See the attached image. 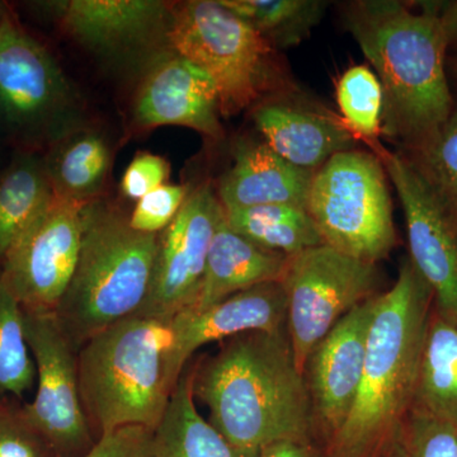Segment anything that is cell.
I'll return each mask as SVG.
<instances>
[{"label": "cell", "mask_w": 457, "mask_h": 457, "mask_svg": "<svg viewBox=\"0 0 457 457\" xmlns=\"http://www.w3.org/2000/svg\"><path fill=\"white\" fill-rule=\"evenodd\" d=\"M195 399L234 446L252 453L284 440H314L311 399L287 329L221 343L192 370Z\"/></svg>", "instance_id": "6da1fadb"}, {"label": "cell", "mask_w": 457, "mask_h": 457, "mask_svg": "<svg viewBox=\"0 0 457 457\" xmlns=\"http://www.w3.org/2000/svg\"><path fill=\"white\" fill-rule=\"evenodd\" d=\"M438 9L426 3L417 13L395 0H357L343 12V25L380 80L383 132L407 152L440 130L456 106Z\"/></svg>", "instance_id": "7a4b0ae2"}, {"label": "cell", "mask_w": 457, "mask_h": 457, "mask_svg": "<svg viewBox=\"0 0 457 457\" xmlns=\"http://www.w3.org/2000/svg\"><path fill=\"white\" fill-rule=\"evenodd\" d=\"M433 294L411 260L378 295L353 407L326 446V457H378L411 408Z\"/></svg>", "instance_id": "3957f363"}, {"label": "cell", "mask_w": 457, "mask_h": 457, "mask_svg": "<svg viewBox=\"0 0 457 457\" xmlns=\"http://www.w3.org/2000/svg\"><path fill=\"white\" fill-rule=\"evenodd\" d=\"M170 319L132 315L78 351L80 399L96 440L123 427L154 431L161 423L182 378Z\"/></svg>", "instance_id": "277c9868"}, {"label": "cell", "mask_w": 457, "mask_h": 457, "mask_svg": "<svg viewBox=\"0 0 457 457\" xmlns=\"http://www.w3.org/2000/svg\"><path fill=\"white\" fill-rule=\"evenodd\" d=\"M158 234L135 230L107 201L84 206L79 260L55 315L69 341L84 343L143 309L158 251Z\"/></svg>", "instance_id": "5b68a950"}, {"label": "cell", "mask_w": 457, "mask_h": 457, "mask_svg": "<svg viewBox=\"0 0 457 457\" xmlns=\"http://www.w3.org/2000/svg\"><path fill=\"white\" fill-rule=\"evenodd\" d=\"M170 45L212 78L221 117L237 116L285 90L275 47L219 0L171 4Z\"/></svg>", "instance_id": "8992f818"}, {"label": "cell", "mask_w": 457, "mask_h": 457, "mask_svg": "<svg viewBox=\"0 0 457 457\" xmlns=\"http://www.w3.org/2000/svg\"><path fill=\"white\" fill-rule=\"evenodd\" d=\"M84 102L55 57L9 11L0 23V125L27 152L86 126Z\"/></svg>", "instance_id": "52a82bcc"}, {"label": "cell", "mask_w": 457, "mask_h": 457, "mask_svg": "<svg viewBox=\"0 0 457 457\" xmlns=\"http://www.w3.org/2000/svg\"><path fill=\"white\" fill-rule=\"evenodd\" d=\"M386 170L372 153H338L312 176L306 212L324 245L359 258L378 262L396 245Z\"/></svg>", "instance_id": "ba28073f"}, {"label": "cell", "mask_w": 457, "mask_h": 457, "mask_svg": "<svg viewBox=\"0 0 457 457\" xmlns=\"http://www.w3.org/2000/svg\"><path fill=\"white\" fill-rule=\"evenodd\" d=\"M279 282L287 302V333L302 371L312 348L345 315L381 294L378 264L327 245L287 257Z\"/></svg>", "instance_id": "9c48e42d"}, {"label": "cell", "mask_w": 457, "mask_h": 457, "mask_svg": "<svg viewBox=\"0 0 457 457\" xmlns=\"http://www.w3.org/2000/svg\"><path fill=\"white\" fill-rule=\"evenodd\" d=\"M84 49L126 71L145 73L173 53L170 3L161 0H64L35 3Z\"/></svg>", "instance_id": "30bf717a"}, {"label": "cell", "mask_w": 457, "mask_h": 457, "mask_svg": "<svg viewBox=\"0 0 457 457\" xmlns=\"http://www.w3.org/2000/svg\"><path fill=\"white\" fill-rule=\"evenodd\" d=\"M22 315L37 380L35 398L23 404V411L56 457L86 456L97 440L80 399L78 350L60 327L55 312L22 308Z\"/></svg>", "instance_id": "8fae6325"}, {"label": "cell", "mask_w": 457, "mask_h": 457, "mask_svg": "<svg viewBox=\"0 0 457 457\" xmlns=\"http://www.w3.org/2000/svg\"><path fill=\"white\" fill-rule=\"evenodd\" d=\"M86 204L54 195L9 249L0 269L21 308L55 312L62 302L79 260Z\"/></svg>", "instance_id": "7c38bea8"}, {"label": "cell", "mask_w": 457, "mask_h": 457, "mask_svg": "<svg viewBox=\"0 0 457 457\" xmlns=\"http://www.w3.org/2000/svg\"><path fill=\"white\" fill-rule=\"evenodd\" d=\"M222 219L224 207L209 183L191 189L177 218L159 234L152 287L137 314L170 319L194 306Z\"/></svg>", "instance_id": "4fadbf2b"}, {"label": "cell", "mask_w": 457, "mask_h": 457, "mask_svg": "<svg viewBox=\"0 0 457 457\" xmlns=\"http://www.w3.org/2000/svg\"><path fill=\"white\" fill-rule=\"evenodd\" d=\"M399 195L411 261L429 286L435 308L457 318V228L403 155L375 150Z\"/></svg>", "instance_id": "5bb4252c"}, {"label": "cell", "mask_w": 457, "mask_h": 457, "mask_svg": "<svg viewBox=\"0 0 457 457\" xmlns=\"http://www.w3.org/2000/svg\"><path fill=\"white\" fill-rule=\"evenodd\" d=\"M378 295L345 315L312 348L303 365L315 437L323 438L326 446L347 420L359 392Z\"/></svg>", "instance_id": "9a60e30c"}, {"label": "cell", "mask_w": 457, "mask_h": 457, "mask_svg": "<svg viewBox=\"0 0 457 457\" xmlns=\"http://www.w3.org/2000/svg\"><path fill=\"white\" fill-rule=\"evenodd\" d=\"M220 117L212 78L174 51L144 73L132 107V122L141 130L183 126L213 141L225 137Z\"/></svg>", "instance_id": "2e32d148"}, {"label": "cell", "mask_w": 457, "mask_h": 457, "mask_svg": "<svg viewBox=\"0 0 457 457\" xmlns=\"http://www.w3.org/2000/svg\"><path fill=\"white\" fill-rule=\"evenodd\" d=\"M176 362L183 372L195 352L252 332L287 329V302L281 282H269L231 295L203 312H182L170 319Z\"/></svg>", "instance_id": "e0dca14e"}, {"label": "cell", "mask_w": 457, "mask_h": 457, "mask_svg": "<svg viewBox=\"0 0 457 457\" xmlns=\"http://www.w3.org/2000/svg\"><path fill=\"white\" fill-rule=\"evenodd\" d=\"M264 143L288 163L315 173L338 153L353 150L356 137L342 119L293 102L267 99L252 108Z\"/></svg>", "instance_id": "ac0fdd59"}, {"label": "cell", "mask_w": 457, "mask_h": 457, "mask_svg": "<svg viewBox=\"0 0 457 457\" xmlns=\"http://www.w3.org/2000/svg\"><path fill=\"white\" fill-rule=\"evenodd\" d=\"M312 176L286 162L264 141L242 140L234 149L233 164L219 180L218 197L225 210L264 204L306 209Z\"/></svg>", "instance_id": "d6986e66"}, {"label": "cell", "mask_w": 457, "mask_h": 457, "mask_svg": "<svg viewBox=\"0 0 457 457\" xmlns=\"http://www.w3.org/2000/svg\"><path fill=\"white\" fill-rule=\"evenodd\" d=\"M287 255L254 245L222 219L210 245L203 284L189 311L203 312L254 286L279 282Z\"/></svg>", "instance_id": "ffe728a7"}, {"label": "cell", "mask_w": 457, "mask_h": 457, "mask_svg": "<svg viewBox=\"0 0 457 457\" xmlns=\"http://www.w3.org/2000/svg\"><path fill=\"white\" fill-rule=\"evenodd\" d=\"M111 161L112 153L106 137L88 126L65 135L44 156L54 195L83 204L101 198Z\"/></svg>", "instance_id": "44dd1931"}, {"label": "cell", "mask_w": 457, "mask_h": 457, "mask_svg": "<svg viewBox=\"0 0 457 457\" xmlns=\"http://www.w3.org/2000/svg\"><path fill=\"white\" fill-rule=\"evenodd\" d=\"M411 407L457 426V318L433 308Z\"/></svg>", "instance_id": "7402d4cb"}, {"label": "cell", "mask_w": 457, "mask_h": 457, "mask_svg": "<svg viewBox=\"0 0 457 457\" xmlns=\"http://www.w3.org/2000/svg\"><path fill=\"white\" fill-rule=\"evenodd\" d=\"M154 457H258V453L234 446L201 416L188 372L180 378L154 429Z\"/></svg>", "instance_id": "603a6c76"}, {"label": "cell", "mask_w": 457, "mask_h": 457, "mask_svg": "<svg viewBox=\"0 0 457 457\" xmlns=\"http://www.w3.org/2000/svg\"><path fill=\"white\" fill-rule=\"evenodd\" d=\"M53 198L44 156L21 150L0 173V263Z\"/></svg>", "instance_id": "cb8c5ba5"}, {"label": "cell", "mask_w": 457, "mask_h": 457, "mask_svg": "<svg viewBox=\"0 0 457 457\" xmlns=\"http://www.w3.org/2000/svg\"><path fill=\"white\" fill-rule=\"evenodd\" d=\"M231 230L254 245L278 253L294 255L324 245L312 216L293 204H264L246 209H224Z\"/></svg>", "instance_id": "d4e9b609"}, {"label": "cell", "mask_w": 457, "mask_h": 457, "mask_svg": "<svg viewBox=\"0 0 457 457\" xmlns=\"http://www.w3.org/2000/svg\"><path fill=\"white\" fill-rule=\"evenodd\" d=\"M260 32L275 49L297 46L323 20L321 0H219Z\"/></svg>", "instance_id": "484cf974"}, {"label": "cell", "mask_w": 457, "mask_h": 457, "mask_svg": "<svg viewBox=\"0 0 457 457\" xmlns=\"http://www.w3.org/2000/svg\"><path fill=\"white\" fill-rule=\"evenodd\" d=\"M36 383L35 361L27 345L22 308L0 269V405L25 404Z\"/></svg>", "instance_id": "4316f807"}, {"label": "cell", "mask_w": 457, "mask_h": 457, "mask_svg": "<svg viewBox=\"0 0 457 457\" xmlns=\"http://www.w3.org/2000/svg\"><path fill=\"white\" fill-rule=\"evenodd\" d=\"M403 156L457 228V104L440 130Z\"/></svg>", "instance_id": "83f0119b"}, {"label": "cell", "mask_w": 457, "mask_h": 457, "mask_svg": "<svg viewBox=\"0 0 457 457\" xmlns=\"http://www.w3.org/2000/svg\"><path fill=\"white\" fill-rule=\"evenodd\" d=\"M336 96L347 130L375 152L383 134L384 93L378 78L369 66H352L337 82Z\"/></svg>", "instance_id": "f1b7e54d"}, {"label": "cell", "mask_w": 457, "mask_h": 457, "mask_svg": "<svg viewBox=\"0 0 457 457\" xmlns=\"http://www.w3.org/2000/svg\"><path fill=\"white\" fill-rule=\"evenodd\" d=\"M378 457H457V426L411 407Z\"/></svg>", "instance_id": "f546056e"}, {"label": "cell", "mask_w": 457, "mask_h": 457, "mask_svg": "<svg viewBox=\"0 0 457 457\" xmlns=\"http://www.w3.org/2000/svg\"><path fill=\"white\" fill-rule=\"evenodd\" d=\"M0 457H56L46 438L29 422L23 404L0 405Z\"/></svg>", "instance_id": "4dcf8cb0"}, {"label": "cell", "mask_w": 457, "mask_h": 457, "mask_svg": "<svg viewBox=\"0 0 457 457\" xmlns=\"http://www.w3.org/2000/svg\"><path fill=\"white\" fill-rule=\"evenodd\" d=\"M191 188L186 185H167L154 189L137 201L129 215L131 228L140 233L161 234L170 227L187 200Z\"/></svg>", "instance_id": "1f68e13d"}, {"label": "cell", "mask_w": 457, "mask_h": 457, "mask_svg": "<svg viewBox=\"0 0 457 457\" xmlns=\"http://www.w3.org/2000/svg\"><path fill=\"white\" fill-rule=\"evenodd\" d=\"M170 165L161 155L139 153L123 173L121 191L123 196L139 201L150 192L167 185Z\"/></svg>", "instance_id": "d6a6232c"}, {"label": "cell", "mask_w": 457, "mask_h": 457, "mask_svg": "<svg viewBox=\"0 0 457 457\" xmlns=\"http://www.w3.org/2000/svg\"><path fill=\"white\" fill-rule=\"evenodd\" d=\"M83 457H154V431L146 427H123L96 442Z\"/></svg>", "instance_id": "836d02e7"}, {"label": "cell", "mask_w": 457, "mask_h": 457, "mask_svg": "<svg viewBox=\"0 0 457 457\" xmlns=\"http://www.w3.org/2000/svg\"><path fill=\"white\" fill-rule=\"evenodd\" d=\"M258 457H326L315 440H284L262 447Z\"/></svg>", "instance_id": "e575fe53"}, {"label": "cell", "mask_w": 457, "mask_h": 457, "mask_svg": "<svg viewBox=\"0 0 457 457\" xmlns=\"http://www.w3.org/2000/svg\"><path fill=\"white\" fill-rule=\"evenodd\" d=\"M438 18L447 47H457V0L440 5Z\"/></svg>", "instance_id": "d590c367"}, {"label": "cell", "mask_w": 457, "mask_h": 457, "mask_svg": "<svg viewBox=\"0 0 457 457\" xmlns=\"http://www.w3.org/2000/svg\"><path fill=\"white\" fill-rule=\"evenodd\" d=\"M8 5L5 3L0 2V23H2L3 17L5 16V13L8 12Z\"/></svg>", "instance_id": "8d00e7d4"}, {"label": "cell", "mask_w": 457, "mask_h": 457, "mask_svg": "<svg viewBox=\"0 0 457 457\" xmlns=\"http://www.w3.org/2000/svg\"><path fill=\"white\" fill-rule=\"evenodd\" d=\"M451 71H453V77L457 79V56L451 60Z\"/></svg>", "instance_id": "74e56055"}]
</instances>
